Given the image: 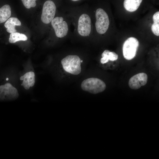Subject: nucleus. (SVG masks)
<instances>
[{
	"instance_id": "nucleus-14",
	"label": "nucleus",
	"mask_w": 159,
	"mask_h": 159,
	"mask_svg": "<svg viewBox=\"0 0 159 159\" xmlns=\"http://www.w3.org/2000/svg\"><path fill=\"white\" fill-rule=\"evenodd\" d=\"M27 37L24 34L19 32H14L11 34L9 39V42L10 43H14L19 41H26Z\"/></svg>"
},
{
	"instance_id": "nucleus-10",
	"label": "nucleus",
	"mask_w": 159,
	"mask_h": 159,
	"mask_svg": "<svg viewBox=\"0 0 159 159\" xmlns=\"http://www.w3.org/2000/svg\"><path fill=\"white\" fill-rule=\"evenodd\" d=\"M21 85L26 90H28L34 85L35 79L34 72L32 71L26 72L20 78Z\"/></svg>"
},
{
	"instance_id": "nucleus-12",
	"label": "nucleus",
	"mask_w": 159,
	"mask_h": 159,
	"mask_svg": "<svg viewBox=\"0 0 159 159\" xmlns=\"http://www.w3.org/2000/svg\"><path fill=\"white\" fill-rule=\"evenodd\" d=\"M142 1V0H125L124 2V6L127 11L133 12L138 9Z\"/></svg>"
},
{
	"instance_id": "nucleus-18",
	"label": "nucleus",
	"mask_w": 159,
	"mask_h": 159,
	"mask_svg": "<svg viewBox=\"0 0 159 159\" xmlns=\"http://www.w3.org/2000/svg\"><path fill=\"white\" fill-rule=\"evenodd\" d=\"M153 20L154 23H159V11L155 13L153 16Z\"/></svg>"
},
{
	"instance_id": "nucleus-5",
	"label": "nucleus",
	"mask_w": 159,
	"mask_h": 159,
	"mask_svg": "<svg viewBox=\"0 0 159 159\" xmlns=\"http://www.w3.org/2000/svg\"><path fill=\"white\" fill-rule=\"evenodd\" d=\"M81 87L83 90L95 94L104 91L106 85L101 79L91 77L84 80L81 83Z\"/></svg>"
},
{
	"instance_id": "nucleus-6",
	"label": "nucleus",
	"mask_w": 159,
	"mask_h": 159,
	"mask_svg": "<svg viewBox=\"0 0 159 159\" xmlns=\"http://www.w3.org/2000/svg\"><path fill=\"white\" fill-rule=\"evenodd\" d=\"M57 6L52 0H47L43 5L41 19L44 24H48L51 23L56 13Z\"/></svg>"
},
{
	"instance_id": "nucleus-9",
	"label": "nucleus",
	"mask_w": 159,
	"mask_h": 159,
	"mask_svg": "<svg viewBox=\"0 0 159 159\" xmlns=\"http://www.w3.org/2000/svg\"><path fill=\"white\" fill-rule=\"evenodd\" d=\"M148 79V76L145 73L136 74L130 79L128 82L129 87L132 89H138L146 84Z\"/></svg>"
},
{
	"instance_id": "nucleus-16",
	"label": "nucleus",
	"mask_w": 159,
	"mask_h": 159,
	"mask_svg": "<svg viewBox=\"0 0 159 159\" xmlns=\"http://www.w3.org/2000/svg\"><path fill=\"white\" fill-rule=\"evenodd\" d=\"M151 30L153 34L157 36H159V23H154L151 26Z\"/></svg>"
},
{
	"instance_id": "nucleus-11",
	"label": "nucleus",
	"mask_w": 159,
	"mask_h": 159,
	"mask_svg": "<svg viewBox=\"0 0 159 159\" xmlns=\"http://www.w3.org/2000/svg\"><path fill=\"white\" fill-rule=\"evenodd\" d=\"M21 25L20 21L17 18L13 17L9 18L4 24V26L7 29L6 31L10 34L16 31L15 29V26H20Z\"/></svg>"
},
{
	"instance_id": "nucleus-2",
	"label": "nucleus",
	"mask_w": 159,
	"mask_h": 159,
	"mask_svg": "<svg viewBox=\"0 0 159 159\" xmlns=\"http://www.w3.org/2000/svg\"><path fill=\"white\" fill-rule=\"evenodd\" d=\"M71 24L69 17L63 10L55 16L51 25L57 41L63 42L70 36Z\"/></svg>"
},
{
	"instance_id": "nucleus-3",
	"label": "nucleus",
	"mask_w": 159,
	"mask_h": 159,
	"mask_svg": "<svg viewBox=\"0 0 159 159\" xmlns=\"http://www.w3.org/2000/svg\"><path fill=\"white\" fill-rule=\"evenodd\" d=\"M83 62V60L79 55L70 54L63 57L60 63L66 72L73 75H77L81 72V64Z\"/></svg>"
},
{
	"instance_id": "nucleus-1",
	"label": "nucleus",
	"mask_w": 159,
	"mask_h": 159,
	"mask_svg": "<svg viewBox=\"0 0 159 159\" xmlns=\"http://www.w3.org/2000/svg\"><path fill=\"white\" fill-rule=\"evenodd\" d=\"M62 10L74 26L71 36L72 41L87 44L92 39V16L87 4L65 6L62 7Z\"/></svg>"
},
{
	"instance_id": "nucleus-15",
	"label": "nucleus",
	"mask_w": 159,
	"mask_h": 159,
	"mask_svg": "<svg viewBox=\"0 0 159 159\" xmlns=\"http://www.w3.org/2000/svg\"><path fill=\"white\" fill-rule=\"evenodd\" d=\"M36 0H22L21 1L25 6L27 9H30L31 7H34L36 5Z\"/></svg>"
},
{
	"instance_id": "nucleus-13",
	"label": "nucleus",
	"mask_w": 159,
	"mask_h": 159,
	"mask_svg": "<svg viewBox=\"0 0 159 159\" xmlns=\"http://www.w3.org/2000/svg\"><path fill=\"white\" fill-rule=\"evenodd\" d=\"M11 9L8 4H6L0 8V23L5 22L11 15Z\"/></svg>"
},
{
	"instance_id": "nucleus-7",
	"label": "nucleus",
	"mask_w": 159,
	"mask_h": 159,
	"mask_svg": "<svg viewBox=\"0 0 159 159\" xmlns=\"http://www.w3.org/2000/svg\"><path fill=\"white\" fill-rule=\"evenodd\" d=\"M139 45L138 39L131 37L128 38L123 46V54L124 58L128 60L133 59L135 56Z\"/></svg>"
},
{
	"instance_id": "nucleus-17",
	"label": "nucleus",
	"mask_w": 159,
	"mask_h": 159,
	"mask_svg": "<svg viewBox=\"0 0 159 159\" xmlns=\"http://www.w3.org/2000/svg\"><path fill=\"white\" fill-rule=\"evenodd\" d=\"M107 57L109 60L114 61L117 59L118 55L114 52L110 51L107 54Z\"/></svg>"
},
{
	"instance_id": "nucleus-4",
	"label": "nucleus",
	"mask_w": 159,
	"mask_h": 159,
	"mask_svg": "<svg viewBox=\"0 0 159 159\" xmlns=\"http://www.w3.org/2000/svg\"><path fill=\"white\" fill-rule=\"evenodd\" d=\"M95 26L97 33L99 35L105 34L107 31L110 24L108 16L104 9L99 7L95 10Z\"/></svg>"
},
{
	"instance_id": "nucleus-8",
	"label": "nucleus",
	"mask_w": 159,
	"mask_h": 159,
	"mask_svg": "<svg viewBox=\"0 0 159 159\" xmlns=\"http://www.w3.org/2000/svg\"><path fill=\"white\" fill-rule=\"evenodd\" d=\"M19 96L17 90L10 83L0 85V101L15 100Z\"/></svg>"
}]
</instances>
